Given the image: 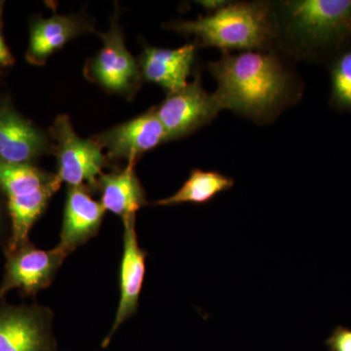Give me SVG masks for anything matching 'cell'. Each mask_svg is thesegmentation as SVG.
<instances>
[{"mask_svg":"<svg viewBox=\"0 0 351 351\" xmlns=\"http://www.w3.org/2000/svg\"><path fill=\"white\" fill-rule=\"evenodd\" d=\"M2 2L0 1V24H1Z\"/></svg>","mask_w":351,"mask_h":351,"instance_id":"cell-23","label":"cell"},{"mask_svg":"<svg viewBox=\"0 0 351 351\" xmlns=\"http://www.w3.org/2000/svg\"><path fill=\"white\" fill-rule=\"evenodd\" d=\"M47 147L43 132L12 108H0V162L31 165Z\"/></svg>","mask_w":351,"mask_h":351,"instance_id":"cell-13","label":"cell"},{"mask_svg":"<svg viewBox=\"0 0 351 351\" xmlns=\"http://www.w3.org/2000/svg\"><path fill=\"white\" fill-rule=\"evenodd\" d=\"M14 62H15V59L0 34V66H12Z\"/></svg>","mask_w":351,"mask_h":351,"instance_id":"cell-20","label":"cell"},{"mask_svg":"<svg viewBox=\"0 0 351 351\" xmlns=\"http://www.w3.org/2000/svg\"><path fill=\"white\" fill-rule=\"evenodd\" d=\"M221 110L214 93L203 88L199 75L179 91L168 93L156 108L168 142L186 137L211 123Z\"/></svg>","mask_w":351,"mask_h":351,"instance_id":"cell-6","label":"cell"},{"mask_svg":"<svg viewBox=\"0 0 351 351\" xmlns=\"http://www.w3.org/2000/svg\"><path fill=\"white\" fill-rule=\"evenodd\" d=\"M289 60L277 49L223 52L208 66L221 110L258 124L274 121L302 97V82Z\"/></svg>","mask_w":351,"mask_h":351,"instance_id":"cell-1","label":"cell"},{"mask_svg":"<svg viewBox=\"0 0 351 351\" xmlns=\"http://www.w3.org/2000/svg\"><path fill=\"white\" fill-rule=\"evenodd\" d=\"M51 134L56 141L53 154L57 158V176L62 182L69 186L98 191L99 177L108 162L100 144L94 138H80L66 115L57 117Z\"/></svg>","mask_w":351,"mask_h":351,"instance_id":"cell-5","label":"cell"},{"mask_svg":"<svg viewBox=\"0 0 351 351\" xmlns=\"http://www.w3.org/2000/svg\"><path fill=\"white\" fill-rule=\"evenodd\" d=\"M5 274L0 284V301L12 289L27 295L49 287L68 257L59 246L43 250L27 242L17 250L6 252Z\"/></svg>","mask_w":351,"mask_h":351,"instance_id":"cell-7","label":"cell"},{"mask_svg":"<svg viewBox=\"0 0 351 351\" xmlns=\"http://www.w3.org/2000/svg\"><path fill=\"white\" fill-rule=\"evenodd\" d=\"M169 27L195 36L200 47L221 52L276 49V16L269 1H230L218 11L172 23Z\"/></svg>","mask_w":351,"mask_h":351,"instance_id":"cell-3","label":"cell"},{"mask_svg":"<svg viewBox=\"0 0 351 351\" xmlns=\"http://www.w3.org/2000/svg\"><path fill=\"white\" fill-rule=\"evenodd\" d=\"M196 44H186L177 49L145 48L141 57V75L145 82L167 90L179 91L189 84V77L195 61Z\"/></svg>","mask_w":351,"mask_h":351,"instance_id":"cell-14","label":"cell"},{"mask_svg":"<svg viewBox=\"0 0 351 351\" xmlns=\"http://www.w3.org/2000/svg\"><path fill=\"white\" fill-rule=\"evenodd\" d=\"M106 210L84 186H69L58 246L71 255L98 234Z\"/></svg>","mask_w":351,"mask_h":351,"instance_id":"cell-12","label":"cell"},{"mask_svg":"<svg viewBox=\"0 0 351 351\" xmlns=\"http://www.w3.org/2000/svg\"><path fill=\"white\" fill-rule=\"evenodd\" d=\"M103 48L85 68V75L108 92L131 95L140 85V66L127 49L123 34L117 21L113 20L110 31L98 34Z\"/></svg>","mask_w":351,"mask_h":351,"instance_id":"cell-8","label":"cell"},{"mask_svg":"<svg viewBox=\"0 0 351 351\" xmlns=\"http://www.w3.org/2000/svg\"><path fill=\"white\" fill-rule=\"evenodd\" d=\"M228 2L230 1H225V0H204V1H197V3L204 7L208 13H212L228 5Z\"/></svg>","mask_w":351,"mask_h":351,"instance_id":"cell-21","label":"cell"},{"mask_svg":"<svg viewBox=\"0 0 351 351\" xmlns=\"http://www.w3.org/2000/svg\"><path fill=\"white\" fill-rule=\"evenodd\" d=\"M331 101L341 110L351 112V50L341 53L331 68Z\"/></svg>","mask_w":351,"mask_h":351,"instance_id":"cell-18","label":"cell"},{"mask_svg":"<svg viewBox=\"0 0 351 351\" xmlns=\"http://www.w3.org/2000/svg\"><path fill=\"white\" fill-rule=\"evenodd\" d=\"M92 32V27L85 20L75 16L54 14L47 19L36 21L29 36L27 59L29 63L43 66L53 53L61 49L71 39Z\"/></svg>","mask_w":351,"mask_h":351,"instance_id":"cell-16","label":"cell"},{"mask_svg":"<svg viewBox=\"0 0 351 351\" xmlns=\"http://www.w3.org/2000/svg\"><path fill=\"white\" fill-rule=\"evenodd\" d=\"M276 49L289 59L315 60L351 36V0L271 2Z\"/></svg>","mask_w":351,"mask_h":351,"instance_id":"cell-2","label":"cell"},{"mask_svg":"<svg viewBox=\"0 0 351 351\" xmlns=\"http://www.w3.org/2000/svg\"><path fill=\"white\" fill-rule=\"evenodd\" d=\"M53 320L48 307L0 306V351H56Z\"/></svg>","mask_w":351,"mask_h":351,"instance_id":"cell-9","label":"cell"},{"mask_svg":"<svg viewBox=\"0 0 351 351\" xmlns=\"http://www.w3.org/2000/svg\"><path fill=\"white\" fill-rule=\"evenodd\" d=\"M234 181L232 178L216 172L193 169L189 179L174 195L152 203L154 206H173V205L193 203L205 204L214 199L219 193L232 188Z\"/></svg>","mask_w":351,"mask_h":351,"instance_id":"cell-17","label":"cell"},{"mask_svg":"<svg viewBox=\"0 0 351 351\" xmlns=\"http://www.w3.org/2000/svg\"><path fill=\"white\" fill-rule=\"evenodd\" d=\"M135 163L128 162L125 169L121 171L103 173L98 180L101 204L106 211L121 219L136 216L138 211L147 205L144 189L136 175Z\"/></svg>","mask_w":351,"mask_h":351,"instance_id":"cell-15","label":"cell"},{"mask_svg":"<svg viewBox=\"0 0 351 351\" xmlns=\"http://www.w3.org/2000/svg\"><path fill=\"white\" fill-rule=\"evenodd\" d=\"M331 351H351V330L338 327L326 341Z\"/></svg>","mask_w":351,"mask_h":351,"instance_id":"cell-19","label":"cell"},{"mask_svg":"<svg viewBox=\"0 0 351 351\" xmlns=\"http://www.w3.org/2000/svg\"><path fill=\"white\" fill-rule=\"evenodd\" d=\"M123 221V251L119 267V302L114 320L104 339L101 346L107 348L119 328L137 313L145 276L147 252L140 246L136 232V216Z\"/></svg>","mask_w":351,"mask_h":351,"instance_id":"cell-10","label":"cell"},{"mask_svg":"<svg viewBox=\"0 0 351 351\" xmlns=\"http://www.w3.org/2000/svg\"><path fill=\"white\" fill-rule=\"evenodd\" d=\"M2 226H3V217H2V210L0 206V233H1Z\"/></svg>","mask_w":351,"mask_h":351,"instance_id":"cell-22","label":"cell"},{"mask_svg":"<svg viewBox=\"0 0 351 351\" xmlns=\"http://www.w3.org/2000/svg\"><path fill=\"white\" fill-rule=\"evenodd\" d=\"M110 160L127 159L136 162L145 152L168 142L167 135L156 108L94 137Z\"/></svg>","mask_w":351,"mask_h":351,"instance_id":"cell-11","label":"cell"},{"mask_svg":"<svg viewBox=\"0 0 351 351\" xmlns=\"http://www.w3.org/2000/svg\"><path fill=\"white\" fill-rule=\"evenodd\" d=\"M57 174L32 165L0 162V189L8 199L11 235L6 252L17 250L29 242L32 226L44 213L51 198L61 188Z\"/></svg>","mask_w":351,"mask_h":351,"instance_id":"cell-4","label":"cell"}]
</instances>
